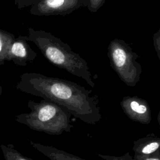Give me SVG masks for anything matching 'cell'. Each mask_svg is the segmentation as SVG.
<instances>
[{
  "label": "cell",
  "mask_w": 160,
  "mask_h": 160,
  "mask_svg": "<svg viewBox=\"0 0 160 160\" xmlns=\"http://www.w3.org/2000/svg\"><path fill=\"white\" fill-rule=\"evenodd\" d=\"M16 88L57 104L85 123L95 124L101 120L98 96H91V90L76 82L39 72H25Z\"/></svg>",
  "instance_id": "6da1fadb"
},
{
  "label": "cell",
  "mask_w": 160,
  "mask_h": 160,
  "mask_svg": "<svg viewBox=\"0 0 160 160\" xmlns=\"http://www.w3.org/2000/svg\"><path fill=\"white\" fill-rule=\"evenodd\" d=\"M28 41L32 42L44 57L55 66L83 79L91 87L95 86L87 62L71 47L49 32L28 28Z\"/></svg>",
  "instance_id": "7a4b0ae2"
},
{
  "label": "cell",
  "mask_w": 160,
  "mask_h": 160,
  "mask_svg": "<svg viewBox=\"0 0 160 160\" xmlns=\"http://www.w3.org/2000/svg\"><path fill=\"white\" fill-rule=\"evenodd\" d=\"M28 107L31 111L17 115L16 121L32 130L60 135L63 132H69L73 127L71 114L51 101L42 99L37 102L29 100Z\"/></svg>",
  "instance_id": "3957f363"
},
{
  "label": "cell",
  "mask_w": 160,
  "mask_h": 160,
  "mask_svg": "<svg viewBox=\"0 0 160 160\" xmlns=\"http://www.w3.org/2000/svg\"><path fill=\"white\" fill-rule=\"evenodd\" d=\"M108 56L111 68L124 84L134 87L139 82L142 68L136 61L139 56L124 40H111L108 47Z\"/></svg>",
  "instance_id": "277c9868"
},
{
  "label": "cell",
  "mask_w": 160,
  "mask_h": 160,
  "mask_svg": "<svg viewBox=\"0 0 160 160\" xmlns=\"http://www.w3.org/2000/svg\"><path fill=\"white\" fill-rule=\"evenodd\" d=\"M88 0H39L31 6L29 12L38 16L67 15L82 8H87Z\"/></svg>",
  "instance_id": "5b68a950"
},
{
  "label": "cell",
  "mask_w": 160,
  "mask_h": 160,
  "mask_svg": "<svg viewBox=\"0 0 160 160\" xmlns=\"http://www.w3.org/2000/svg\"><path fill=\"white\" fill-rule=\"evenodd\" d=\"M120 105L124 114L132 121L143 124L151 122V108L146 100L137 96H126L123 97Z\"/></svg>",
  "instance_id": "8992f818"
},
{
  "label": "cell",
  "mask_w": 160,
  "mask_h": 160,
  "mask_svg": "<svg viewBox=\"0 0 160 160\" xmlns=\"http://www.w3.org/2000/svg\"><path fill=\"white\" fill-rule=\"evenodd\" d=\"M36 57L37 53L30 47L25 36H19L11 43L6 61H12L18 66H25Z\"/></svg>",
  "instance_id": "52a82bcc"
},
{
  "label": "cell",
  "mask_w": 160,
  "mask_h": 160,
  "mask_svg": "<svg viewBox=\"0 0 160 160\" xmlns=\"http://www.w3.org/2000/svg\"><path fill=\"white\" fill-rule=\"evenodd\" d=\"M160 138L151 133L134 142L132 150L134 156H148L159 151Z\"/></svg>",
  "instance_id": "ba28073f"
},
{
  "label": "cell",
  "mask_w": 160,
  "mask_h": 160,
  "mask_svg": "<svg viewBox=\"0 0 160 160\" xmlns=\"http://www.w3.org/2000/svg\"><path fill=\"white\" fill-rule=\"evenodd\" d=\"M31 145L50 160H87L51 146L30 141Z\"/></svg>",
  "instance_id": "9c48e42d"
},
{
  "label": "cell",
  "mask_w": 160,
  "mask_h": 160,
  "mask_svg": "<svg viewBox=\"0 0 160 160\" xmlns=\"http://www.w3.org/2000/svg\"><path fill=\"white\" fill-rule=\"evenodd\" d=\"M15 38L13 34L0 28V65L4 64L10 46Z\"/></svg>",
  "instance_id": "30bf717a"
},
{
  "label": "cell",
  "mask_w": 160,
  "mask_h": 160,
  "mask_svg": "<svg viewBox=\"0 0 160 160\" xmlns=\"http://www.w3.org/2000/svg\"><path fill=\"white\" fill-rule=\"evenodd\" d=\"M0 148L5 160H32L21 154L12 144H1Z\"/></svg>",
  "instance_id": "8fae6325"
},
{
  "label": "cell",
  "mask_w": 160,
  "mask_h": 160,
  "mask_svg": "<svg viewBox=\"0 0 160 160\" xmlns=\"http://www.w3.org/2000/svg\"><path fill=\"white\" fill-rule=\"evenodd\" d=\"M106 0H88V4L87 8L90 12H96L100 8H101L105 3Z\"/></svg>",
  "instance_id": "7c38bea8"
},
{
  "label": "cell",
  "mask_w": 160,
  "mask_h": 160,
  "mask_svg": "<svg viewBox=\"0 0 160 160\" xmlns=\"http://www.w3.org/2000/svg\"><path fill=\"white\" fill-rule=\"evenodd\" d=\"M153 46L157 56L160 59V29H158L152 36Z\"/></svg>",
  "instance_id": "4fadbf2b"
},
{
  "label": "cell",
  "mask_w": 160,
  "mask_h": 160,
  "mask_svg": "<svg viewBox=\"0 0 160 160\" xmlns=\"http://www.w3.org/2000/svg\"><path fill=\"white\" fill-rule=\"evenodd\" d=\"M98 156L100 158L106 159V160H132V157L129 155V152H127L126 154L121 156H110V155H103L99 154H98Z\"/></svg>",
  "instance_id": "5bb4252c"
},
{
  "label": "cell",
  "mask_w": 160,
  "mask_h": 160,
  "mask_svg": "<svg viewBox=\"0 0 160 160\" xmlns=\"http://www.w3.org/2000/svg\"><path fill=\"white\" fill-rule=\"evenodd\" d=\"M39 0H14V4L18 9H22L31 6Z\"/></svg>",
  "instance_id": "9a60e30c"
},
{
  "label": "cell",
  "mask_w": 160,
  "mask_h": 160,
  "mask_svg": "<svg viewBox=\"0 0 160 160\" xmlns=\"http://www.w3.org/2000/svg\"><path fill=\"white\" fill-rule=\"evenodd\" d=\"M132 160H160V151L148 156H134Z\"/></svg>",
  "instance_id": "2e32d148"
},
{
  "label": "cell",
  "mask_w": 160,
  "mask_h": 160,
  "mask_svg": "<svg viewBox=\"0 0 160 160\" xmlns=\"http://www.w3.org/2000/svg\"><path fill=\"white\" fill-rule=\"evenodd\" d=\"M2 88L0 86V96L2 94Z\"/></svg>",
  "instance_id": "e0dca14e"
}]
</instances>
